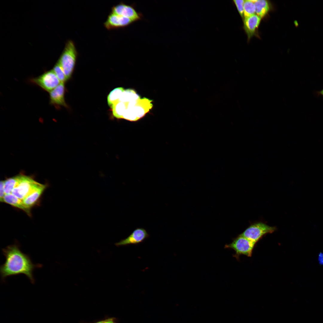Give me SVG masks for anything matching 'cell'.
Instances as JSON below:
<instances>
[{"label": "cell", "mask_w": 323, "mask_h": 323, "mask_svg": "<svg viewBox=\"0 0 323 323\" xmlns=\"http://www.w3.org/2000/svg\"><path fill=\"white\" fill-rule=\"evenodd\" d=\"M20 247L19 244L16 242L2 249L5 260L0 267L1 280L4 282L8 277L23 274L33 284L35 280L33 271L36 268L42 267V265L33 264L30 256L22 252Z\"/></svg>", "instance_id": "1"}, {"label": "cell", "mask_w": 323, "mask_h": 323, "mask_svg": "<svg viewBox=\"0 0 323 323\" xmlns=\"http://www.w3.org/2000/svg\"><path fill=\"white\" fill-rule=\"evenodd\" d=\"M77 56V52L74 42L71 40H68L58 60L67 80L71 77L73 72Z\"/></svg>", "instance_id": "2"}, {"label": "cell", "mask_w": 323, "mask_h": 323, "mask_svg": "<svg viewBox=\"0 0 323 323\" xmlns=\"http://www.w3.org/2000/svg\"><path fill=\"white\" fill-rule=\"evenodd\" d=\"M255 244L246 238L240 235L231 243L226 245L225 248L234 250L235 253L234 256L238 259L241 255L251 257Z\"/></svg>", "instance_id": "3"}, {"label": "cell", "mask_w": 323, "mask_h": 323, "mask_svg": "<svg viewBox=\"0 0 323 323\" xmlns=\"http://www.w3.org/2000/svg\"><path fill=\"white\" fill-rule=\"evenodd\" d=\"M40 184L31 177L21 174L18 184L11 193L23 200Z\"/></svg>", "instance_id": "4"}, {"label": "cell", "mask_w": 323, "mask_h": 323, "mask_svg": "<svg viewBox=\"0 0 323 323\" xmlns=\"http://www.w3.org/2000/svg\"><path fill=\"white\" fill-rule=\"evenodd\" d=\"M29 81L49 92L61 83L53 69L45 71L38 77L30 79Z\"/></svg>", "instance_id": "5"}, {"label": "cell", "mask_w": 323, "mask_h": 323, "mask_svg": "<svg viewBox=\"0 0 323 323\" xmlns=\"http://www.w3.org/2000/svg\"><path fill=\"white\" fill-rule=\"evenodd\" d=\"M275 228L264 223H257L251 226L240 235L256 243L264 235L272 233Z\"/></svg>", "instance_id": "6"}, {"label": "cell", "mask_w": 323, "mask_h": 323, "mask_svg": "<svg viewBox=\"0 0 323 323\" xmlns=\"http://www.w3.org/2000/svg\"><path fill=\"white\" fill-rule=\"evenodd\" d=\"M111 13L130 19L133 22L141 19L142 15L138 12L133 5H128L123 2L113 7Z\"/></svg>", "instance_id": "7"}, {"label": "cell", "mask_w": 323, "mask_h": 323, "mask_svg": "<svg viewBox=\"0 0 323 323\" xmlns=\"http://www.w3.org/2000/svg\"><path fill=\"white\" fill-rule=\"evenodd\" d=\"M150 236L144 228H138L135 229L126 238L115 243L117 246L137 245L144 241Z\"/></svg>", "instance_id": "8"}, {"label": "cell", "mask_w": 323, "mask_h": 323, "mask_svg": "<svg viewBox=\"0 0 323 323\" xmlns=\"http://www.w3.org/2000/svg\"><path fill=\"white\" fill-rule=\"evenodd\" d=\"M129 18L111 13L104 23L105 28L108 30L124 28L133 23Z\"/></svg>", "instance_id": "9"}, {"label": "cell", "mask_w": 323, "mask_h": 323, "mask_svg": "<svg viewBox=\"0 0 323 323\" xmlns=\"http://www.w3.org/2000/svg\"><path fill=\"white\" fill-rule=\"evenodd\" d=\"M65 88L64 83H60L49 92L50 103L57 109L60 106L67 107L64 97Z\"/></svg>", "instance_id": "10"}, {"label": "cell", "mask_w": 323, "mask_h": 323, "mask_svg": "<svg viewBox=\"0 0 323 323\" xmlns=\"http://www.w3.org/2000/svg\"><path fill=\"white\" fill-rule=\"evenodd\" d=\"M261 20V18L256 14L244 19V28L249 39L255 34Z\"/></svg>", "instance_id": "11"}, {"label": "cell", "mask_w": 323, "mask_h": 323, "mask_svg": "<svg viewBox=\"0 0 323 323\" xmlns=\"http://www.w3.org/2000/svg\"><path fill=\"white\" fill-rule=\"evenodd\" d=\"M152 100L146 97L140 98L135 105L131 108L139 119L143 117L152 108Z\"/></svg>", "instance_id": "12"}, {"label": "cell", "mask_w": 323, "mask_h": 323, "mask_svg": "<svg viewBox=\"0 0 323 323\" xmlns=\"http://www.w3.org/2000/svg\"><path fill=\"white\" fill-rule=\"evenodd\" d=\"M46 185L41 184L23 200L26 207L31 209L36 203L46 189Z\"/></svg>", "instance_id": "13"}, {"label": "cell", "mask_w": 323, "mask_h": 323, "mask_svg": "<svg viewBox=\"0 0 323 323\" xmlns=\"http://www.w3.org/2000/svg\"><path fill=\"white\" fill-rule=\"evenodd\" d=\"M3 202L23 210L29 216H31V209L25 207L22 200L12 193L5 194L3 199Z\"/></svg>", "instance_id": "14"}, {"label": "cell", "mask_w": 323, "mask_h": 323, "mask_svg": "<svg viewBox=\"0 0 323 323\" xmlns=\"http://www.w3.org/2000/svg\"><path fill=\"white\" fill-rule=\"evenodd\" d=\"M255 13L261 18L268 13L270 10V4L267 0H255Z\"/></svg>", "instance_id": "15"}, {"label": "cell", "mask_w": 323, "mask_h": 323, "mask_svg": "<svg viewBox=\"0 0 323 323\" xmlns=\"http://www.w3.org/2000/svg\"><path fill=\"white\" fill-rule=\"evenodd\" d=\"M140 96L134 89H128L124 90L120 98L119 101L125 103L135 101L140 98Z\"/></svg>", "instance_id": "16"}, {"label": "cell", "mask_w": 323, "mask_h": 323, "mask_svg": "<svg viewBox=\"0 0 323 323\" xmlns=\"http://www.w3.org/2000/svg\"><path fill=\"white\" fill-rule=\"evenodd\" d=\"M125 89L122 87L116 88L112 91L107 97L108 103L111 108L119 101L121 95Z\"/></svg>", "instance_id": "17"}, {"label": "cell", "mask_w": 323, "mask_h": 323, "mask_svg": "<svg viewBox=\"0 0 323 323\" xmlns=\"http://www.w3.org/2000/svg\"><path fill=\"white\" fill-rule=\"evenodd\" d=\"M128 103L119 101L111 108L113 116L118 119L122 118L127 108Z\"/></svg>", "instance_id": "18"}, {"label": "cell", "mask_w": 323, "mask_h": 323, "mask_svg": "<svg viewBox=\"0 0 323 323\" xmlns=\"http://www.w3.org/2000/svg\"><path fill=\"white\" fill-rule=\"evenodd\" d=\"M20 174L9 178L4 180L6 194H11L18 184Z\"/></svg>", "instance_id": "19"}, {"label": "cell", "mask_w": 323, "mask_h": 323, "mask_svg": "<svg viewBox=\"0 0 323 323\" xmlns=\"http://www.w3.org/2000/svg\"><path fill=\"white\" fill-rule=\"evenodd\" d=\"M255 0H244L243 4L244 19L255 14Z\"/></svg>", "instance_id": "20"}, {"label": "cell", "mask_w": 323, "mask_h": 323, "mask_svg": "<svg viewBox=\"0 0 323 323\" xmlns=\"http://www.w3.org/2000/svg\"><path fill=\"white\" fill-rule=\"evenodd\" d=\"M53 70L60 82L65 83L67 80L63 69L58 60L54 65Z\"/></svg>", "instance_id": "21"}, {"label": "cell", "mask_w": 323, "mask_h": 323, "mask_svg": "<svg viewBox=\"0 0 323 323\" xmlns=\"http://www.w3.org/2000/svg\"><path fill=\"white\" fill-rule=\"evenodd\" d=\"M122 118L131 121H136L139 120L132 109L131 108H127Z\"/></svg>", "instance_id": "22"}, {"label": "cell", "mask_w": 323, "mask_h": 323, "mask_svg": "<svg viewBox=\"0 0 323 323\" xmlns=\"http://www.w3.org/2000/svg\"><path fill=\"white\" fill-rule=\"evenodd\" d=\"M233 1L240 15L242 18L244 19L243 4L244 0H234Z\"/></svg>", "instance_id": "23"}, {"label": "cell", "mask_w": 323, "mask_h": 323, "mask_svg": "<svg viewBox=\"0 0 323 323\" xmlns=\"http://www.w3.org/2000/svg\"><path fill=\"white\" fill-rule=\"evenodd\" d=\"M5 194L4 180H2L0 181V201L1 202H3V199Z\"/></svg>", "instance_id": "24"}, {"label": "cell", "mask_w": 323, "mask_h": 323, "mask_svg": "<svg viewBox=\"0 0 323 323\" xmlns=\"http://www.w3.org/2000/svg\"><path fill=\"white\" fill-rule=\"evenodd\" d=\"M318 261L319 263L321 265H323V253L320 252L318 254Z\"/></svg>", "instance_id": "25"}, {"label": "cell", "mask_w": 323, "mask_h": 323, "mask_svg": "<svg viewBox=\"0 0 323 323\" xmlns=\"http://www.w3.org/2000/svg\"><path fill=\"white\" fill-rule=\"evenodd\" d=\"M114 320V318H111L107 319L104 320L103 323H111L112 321Z\"/></svg>", "instance_id": "26"}, {"label": "cell", "mask_w": 323, "mask_h": 323, "mask_svg": "<svg viewBox=\"0 0 323 323\" xmlns=\"http://www.w3.org/2000/svg\"><path fill=\"white\" fill-rule=\"evenodd\" d=\"M104 322V320L100 321L94 323H103Z\"/></svg>", "instance_id": "27"}, {"label": "cell", "mask_w": 323, "mask_h": 323, "mask_svg": "<svg viewBox=\"0 0 323 323\" xmlns=\"http://www.w3.org/2000/svg\"><path fill=\"white\" fill-rule=\"evenodd\" d=\"M319 94L323 96V89L319 92Z\"/></svg>", "instance_id": "28"}, {"label": "cell", "mask_w": 323, "mask_h": 323, "mask_svg": "<svg viewBox=\"0 0 323 323\" xmlns=\"http://www.w3.org/2000/svg\"><path fill=\"white\" fill-rule=\"evenodd\" d=\"M115 323V322H114V320H113V321H112V323Z\"/></svg>", "instance_id": "29"}]
</instances>
